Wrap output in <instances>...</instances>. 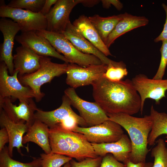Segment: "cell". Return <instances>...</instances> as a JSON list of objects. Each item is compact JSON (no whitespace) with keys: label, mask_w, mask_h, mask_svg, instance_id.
<instances>
[{"label":"cell","mask_w":167,"mask_h":167,"mask_svg":"<svg viewBox=\"0 0 167 167\" xmlns=\"http://www.w3.org/2000/svg\"><path fill=\"white\" fill-rule=\"evenodd\" d=\"M92 85L95 102L106 114L132 115L140 111L141 99L131 80L113 82L103 76Z\"/></svg>","instance_id":"obj_1"},{"label":"cell","mask_w":167,"mask_h":167,"mask_svg":"<svg viewBox=\"0 0 167 167\" xmlns=\"http://www.w3.org/2000/svg\"><path fill=\"white\" fill-rule=\"evenodd\" d=\"M106 114L110 120L119 124L128 133L132 145L129 160L134 163L145 162L150 150L147 148L148 141L153 124L150 115L138 118L121 113Z\"/></svg>","instance_id":"obj_2"},{"label":"cell","mask_w":167,"mask_h":167,"mask_svg":"<svg viewBox=\"0 0 167 167\" xmlns=\"http://www.w3.org/2000/svg\"><path fill=\"white\" fill-rule=\"evenodd\" d=\"M51 152L75 158L80 161L98 156L91 143L82 134L56 127L49 128Z\"/></svg>","instance_id":"obj_3"},{"label":"cell","mask_w":167,"mask_h":167,"mask_svg":"<svg viewBox=\"0 0 167 167\" xmlns=\"http://www.w3.org/2000/svg\"><path fill=\"white\" fill-rule=\"evenodd\" d=\"M62 100L61 105L55 110L44 111L38 108L35 113V119L43 122L49 128L58 127L72 131L77 126L88 127L84 119L72 110L68 97L64 95Z\"/></svg>","instance_id":"obj_4"},{"label":"cell","mask_w":167,"mask_h":167,"mask_svg":"<svg viewBox=\"0 0 167 167\" xmlns=\"http://www.w3.org/2000/svg\"><path fill=\"white\" fill-rule=\"evenodd\" d=\"M68 64L53 62L49 57L41 56L39 69L34 72L22 75L18 79L24 86L30 88L36 96V101H40L45 94L41 88L44 84L50 83L55 77L66 73Z\"/></svg>","instance_id":"obj_5"},{"label":"cell","mask_w":167,"mask_h":167,"mask_svg":"<svg viewBox=\"0 0 167 167\" xmlns=\"http://www.w3.org/2000/svg\"><path fill=\"white\" fill-rule=\"evenodd\" d=\"M36 32L38 35L46 38L57 51L63 55L69 63L84 67L103 64L96 56L84 54L79 51L62 34L46 30L36 31Z\"/></svg>","instance_id":"obj_6"},{"label":"cell","mask_w":167,"mask_h":167,"mask_svg":"<svg viewBox=\"0 0 167 167\" xmlns=\"http://www.w3.org/2000/svg\"><path fill=\"white\" fill-rule=\"evenodd\" d=\"M0 17L11 19L19 25L22 33L46 30L47 20L41 12L11 7L6 5L4 0H0Z\"/></svg>","instance_id":"obj_7"},{"label":"cell","mask_w":167,"mask_h":167,"mask_svg":"<svg viewBox=\"0 0 167 167\" xmlns=\"http://www.w3.org/2000/svg\"><path fill=\"white\" fill-rule=\"evenodd\" d=\"M8 68L3 62L0 63V102L5 98L9 97L13 101H29L36 98L33 91L29 87L24 86L18 79L19 72L14 71L13 75H9Z\"/></svg>","instance_id":"obj_8"},{"label":"cell","mask_w":167,"mask_h":167,"mask_svg":"<svg viewBox=\"0 0 167 167\" xmlns=\"http://www.w3.org/2000/svg\"><path fill=\"white\" fill-rule=\"evenodd\" d=\"M122 127L109 119L92 126H77L72 131L83 134L92 143L101 144L116 142L124 134Z\"/></svg>","instance_id":"obj_9"},{"label":"cell","mask_w":167,"mask_h":167,"mask_svg":"<svg viewBox=\"0 0 167 167\" xmlns=\"http://www.w3.org/2000/svg\"><path fill=\"white\" fill-rule=\"evenodd\" d=\"M107 67V65L103 63L84 67L76 64L69 63L66 73V83L74 89L92 85L95 81L103 75Z\"/></svg>","instance_id":"obj_10"},{"label":"cell","mask_w":167,"mask_h":167,"mask_svg":"<svg viewBox=\"0 0 167 167\" xmlns=\"http://www.w3.org/2000/svg\"><path fill=\"white\" fill-rule=\"evenodd\" d=\"M64 95L69 99L71 105L79 111L88 127L101 123L109 119L106 113L95 102L85 101L80 97L75 89L69 87L64 91Z\"/></svg>","instance_id":"obj_11"},{"label":"cell","mask_w":167,"mask_h":167,"mask_svg":"<svg viewBox=\"0 0 167 167\" xmlns=\"http://www.w3.org/2000/svg\"><path fill=\"white\" fill-rule=\"evenodd\" d=\"M133 85L141 99L142 114L144 103L148 98L154 100L156 104H159L161 99L165 97L167 90V79H154L148 78L143 74L136 75L132 79Z\"/></svg>","instance_id":"obj_12"},{"label":"cell","mask_w":167,"mask_h":167,"mask_svg":"<svg viewBox=\"0 0 167 167\" xmlns=\"http://www.w3.org/2000/svg\"><path fill=\"white\" fill-rule=\"evenodd\" d=\"M81 0H58L45 16L48 23L46 30L62 34L70 21V15L74 7Z\"/></svg>","instance_id":"obj_13"},{"label":"cell","mask_w":167,"mask_h":167,"mask_svg":"<svg viewBox=\"0 0 167 167\" xmlns=\"http://www.w3.org/2000/svg\"><path fill=\"white\" fill-rule=\"evenodd\" d=\"M0 30L3 37L0 46V62L6 64L10 75L14 72L12 50L14 40L17 33L20 30L18 24L10 19L2 18L0 19Z\"/></svg>","instance_id":"obj_14"},{"label":"cell","mask_w":167,"mask_h":167,"mask_svg":"<svg viewBox=\"0 0 167 167\" xmlns=\"http://www.w3.org/2000/svg\"><path fill=\"white\" fill-rule=\"evenodd\" d=\"M15 40L19 44L30 49L37 55L43 57H52L69 63L67 60L58 53L45 38L31 31L17 35Z\"/></svg>","instance_id":"obj_15"},{"label":"cell","mask_w":167,"mask_h":167,"mask_svg":"<svg viewBox=\"0 0 167 167\" xmlns=\"http://www.w3.org/2000/svg\"><path fill=\"white\" fill-rule=\"evenodd\" d=\"M38 108L32 99L28 102L19 101L18 106L13 104L9 97L0 102V109L3 110L11 120L17 123H26L30 127L35 120V113Z\"/></svg>","instance_id":"obj_16"},{"label":"cell","mask_w":167,"mask_h":167,"mask_svg":"<svg viewBox=\"0 0 167 167\" xmlns=\"http://www.w3.org/2000/svg\"><path fill=\"white\" fill-rule=\"evenodd\" d=\"M91 144L98 156L103 157L108 153H111L117 161L125 164L129 160L132 151L130 139L125 134L115 142Z\"/></svg>","instance_id":"obj_17"},{"label":"cell","mask_w":167,"mask_h":167,"mask_svg":"<svg viewBox=\"0 0 167 167\" xmlns=\"http://www.w3.org/2000/svg\"><path fill=\"white\" fill-rule=\"evenodd\" d=\"M0 125L1 128L5 127L9 137L8 149L11 157L13 156L14 148H16L18 152L23 155L20 148L25 147L28 152V147L23 145L22 140L24 134L27 132L29 126L26 123H15L11 120L2 109H0Z\"/></svg>","instance_id":"obj_18"},{"label":"cell","mask_w":167,"mask_h":167,"mask_svg":"<svg viewBox=\"0 0 167 167\" xmlns=\"http://www.w3.org/2000/svg\"><path fill=\"white\" fill-rule=\"evenodd\" d=\"M62 34L81 52L93 55L99 58L103 63L106 65L111 60L87 40L71 21Z\"/></svg>","instance_id":"obj_19"},{"label":"cell","mask_w":167,"mask_h":167,"mask_svg":"<svg viewBox=\"0 0 167 167\" xmlns=\"http://www.w3.org/2000/svg\"><path fill=\"white\" fill-rule=\"evenodd\" d=\"M15 51L13 62L14 71L19 72L18 75L32 73L39 69L41 56L22 45L16 48Z\"/></svg>","instance_id":"obj_20"},{"label":"cell","mask_w":167,"mask_h":167,"mask_svg":"<svg viewBox=\"0 0 167 167\" xmlns=\"http://www.w3.org/2000/svg\"><path fill=\"white\" fill-rule=\"evenodd\" d=\"M72 24L87 40L106 56L112 55L88 17L84 15H81L74 21Z\"/></svg>","instance_id":"obj_21"},{"label":"cell","mask_w":167,"mask_h":167,"mask_svg":"<svg viewBox=\"0 0 167 167\" xmlns=\"http://www.w3.org/2000/svg\"><path fill=\"white\" fill-rule=\"evenodd\" d=\"M49 130L46 125L36 119L29 128L26 135L23 137V144L32 142L40 146L45 153H50L51 150L49 139Z\"/></svg>","instance_id":"obj_22"},{"label":"cell","mask_w":167,"mask_h":167,"mask_svg":"<svg viewBox=\"0 0 167 167\" xmlns=\"http://www.w3.org/2000/svg\"><path fill=\"white\" fill-rule=\"evenodd\" d=\"M148 22V19L144 16H134L126 13L125 16L109 35L106 45L109 48L119 36L135 28L145 26Z\"/></svg>","instance_id":"obj_23"},{"label":"cell","mask_w":167,"mask_h":167,"mask_svg":"<svg viewBox=\"0 0 167 167\" xmlns=\"http://www.w3.org/2000/svg\"><path fill=\"white\" fill-rule=\"evenodd\" d=\"M125 15L126 13L103 17L96 14L88 17L101 39L106 45L109 35Z\"/></svg>","instance_id":"obj_24"},{"label":"cell","mask_w":167,"mask_h":167,"mask_svg":"<svg viewBox=\"0 0 167 167\" xmlns=\"http://www.w3.org/2000/svg\"><path fill=\"white\" fill-rule=\"evenodd\" d=\"M151 116L153 122L152 130L148 136V145H153L156 140L160 135L167 134V114L156 110L152 105L150 109Z\"/></svg>","instance_id":"obj_25"},{"label":"cell","mask_w":167,"mask_h":167,"mask_svg":"<svg viewBox=\"0 0 167 167\" xmlns=\"http://www.w3.org/2000/svg\"><path fill=\"white\" fill-rule=\"evenodd\" d=\"M0 167H41L40 157H34L28 163H22L12 158L9 153L8 147L5 146L0 152Z\"/></svg>","instance_id":"obj_26"},{"label":"cell","mask_w":167,"mask_h":167,"mask_svg":"<svg viewBox=\"0 0 167 167\" xmlns=\"http://www.w3.org/2000/svg\"><path fill=\"white\" fill-rule=\"evenodd\" d=\"M127 74L126 66L123 61L117 62L111 60L107 65L106 71L103 76L111 81L118 82L122 80Z\"/></svg>","instance_id":"obj_27"},{"label":"cell","mask_w":167,"mask_h":167,"mask_svg":"<svg viewBox=\"0 0 167 167\" xmlns=\"http://www.w3.org/2000/svg\"><path fill=\"white\" fill-rule=\"evenodd\" d=\"M156 143L151 152V156L154 159L152 167H167V148L164 140L159 139Z\"/></svg>","instance_id":"obj_28"},{"label":"cell","mask_w":167,"mask_h":167,"mask_svg":"<svg viewBox=\"0 0 167 167\" xmlns=\"http://www.w3.org/2000/svg\"><path fill=\"white\" fill-rule=\"evenodd\" d=\"M40 157L41 167H62L72 159L66 156L52 152L41 153Z\"/></svg>","instance_id":"obj_29"},{"label":"cell","mask_w":167,"mask_h":167,"mask_svg":"<svg viewBox=\"0 0 167 167\" xmlns=\"http://www.w3.org/2000/svg\"><path fill=\"white\" fill-rule=\"evenodd\" d=\"M45 0H12L7 5L11 7L25 9L35 13L40 12Z\"/></svg>","instance_id":"obj_30"},{"label":"cell","mask_w":167,"mask_h":167,"mask_svg":"<svg viewBox=\"0 0 167 167\" xmlns=\"http://www.w3.org/2000/svg\"><path fill=\"white\" fill-rule=\"evenodd\" d=\"M160 51L161 57L160 65L157 71L153 78L154 79H162L165 74L167 65V40L162 41Z\"/></svg>","instance_id":"obj_31"},{"label":"cell","mask_w":167,"mask_h":167,"mask_svg":"<svg viewBox=\"0 0 167 167\" xmlns=\"http://www.w3.org/2000/svg\"><path fill=\"white\" fill-rule=\"evenodd\" d=\"M102 157L88 158L80 161L77 162L72 159L70 162L71 167H98L100 166Z\"/></svg>","instance_id":"obj_32"},{"label":"cell","mask_w":167,"mask_h":167,"mask_svg":"<svg viewBox=\"0 0 167 167\" xmlns=\"http://www.w3.org/2000/svg\"><path fill=\"white\" fill-rule=\"evenodd\" d=\"M99 167H127L125 164L117 161L111 153H108L102 157Z\"/></svg>","instance_id":"obj_33"},{"label":"cell","mask_w":167,"mask_h":167,"mask_svg":"<svg viewBox=\"0 0 167 167\" xmlns=\"http://www.w3.org/2000/svg\"><path fill=\"white\" fill-rule=\"evenodd\" d=\"M101 2L103 7L105 9L109 8L111 5L118 11L121 10L123 7L122 3L118 0H101Z\"/></svg>","instance_id":"obj_34"},{"label":"cell","mask_w":167,"mask_h":167,"mask_svg":"<svg viewBox=\"0 0 167 167\" xmlns=\"http://www.w3.org/2000/svg\"><path fill=\"white\" fill-rule=\"evenodd\" d=\"M162 5L165 11L166 18L163 31L160 35L154 40L156 42L167 40V5L162 3Z\"/></svg>","instance_id":"obj_35"},{"label":"cell","mask_w":167,"mask_h":167,"mask_svg":"<svg viewBox=\"0 0 167 167\" xmlns=\"http://www.w3.org/2000/svg\"><path fill=\"white\" fill-rule=\"evenodd\" d=\"M9 141V137L6 129L5 127L0 130V152L4 148L5 145Z\"/></svg>","instance_id":"obj_36"},{"label":"cell","mask_w":167,"mask_h":167,"mask_svg":"<svg viewBox=\"0 0 167 167\" xmlns=\"http://www.w3.org/2000/svg\"><path fill=\"white\" fill-rule=\"evenodd\" d=\"M57 0H45V4L40 12L45 16L50 11L51 6L55 4Z\"/></svg>","instance_id":"obj_37"},{"label":"cell","mask_w":167,"mask_h":167,"mask_svg":"<svg viewBox=\"0 0 167 167\" xmlns=\"http://www.w3.org/2000/svg\"><path fill=\"white\" fill-rule=\"evenodd\" d=\"M153 163L152 162H140L134 163L129 160L125 165L127 167H152Z\"/></svg>","instance_id":"obj_38"},{"label":"cell","mask_w":167,"mask_h":167,"mask_svg":"<svg viewBox=\"0 0 167 167\" xmlns=\"http://www.w3.org/2000/svg\"><path fill=\"white\" fill-rule=\"evenodd\" d=\"M101 0H81V3L84 6L92 7L99 3Z\"/></svg>","instance_id":"obj_39"},{"label":"cell","mask_w":167,"mask_h":167,"mask_svg":"<svg viewBox=\"0 0 167 167\" xmlns=\"http://www.w3.org/2000/svg\"><path fill=\"white\" fill-rule=\"evenodd\" d=\"M63 167H71V165L70 162L65 164Z\"/></svg>","instance_id":"obj_40"},{"label":"cell","mask_w":167,"mask_h":167,"mask_svg":"<svg viewBox=\"0 0 167 167\" xmlns=\"http://www.w3.org/2000/svg\"><path fill=\"white\" fill-rule=\"evenodd\" d=\"M166 138H167V136L166 137Z\"/></svg>","instance_id":"obj_41"}]
</instances>
